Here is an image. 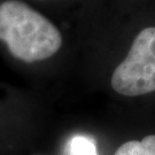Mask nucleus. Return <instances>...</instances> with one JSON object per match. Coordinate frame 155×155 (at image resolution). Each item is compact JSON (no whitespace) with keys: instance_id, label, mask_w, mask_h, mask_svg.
<instances>
[{"instance_id":"f257e3e1","label":"nucleus","mask_w":155,"mask_h":155,"mask_svg":"<svg viewBox=\"0 0 155 155\" xmlns=\"http://www.w3.org/2000/svg\"><path fill=\"white\" fill-rule=\"evenodd\" d=\"M0 40L15 59L27 63L50 59L62 45L59 29L20 0L0 5Z\"/></svg>"},{"instance_id":"f03ea898","label":"nucleus","mask_w":155,"mask_h":155,"mask_svg":"<svg viewBox=\"0 0 155 155\" xmlns=\"http://www.w3.org/2000/svg\"><path fill=\"white\" fill-rule=\"evenodd\" d=\"M113 90L124 97H139L155 92V27L137 35L127 58L111 75Z\"/></svg>"},{"instance_id":"7ed1b4c3","label":"nucleus","mask_w":155,"mask_h":155,"mask_svg":"<svg viewBox=\"0 0 155 155\" xmlns=\"http://www.w3.org/2000/svg\"><path fill=\"white\" fill-rule=\"evenodd\" d=\"M114 155H155V134H148L141 140L127 141Z\"/></svg>"},{"instance_id":"20e7f679","label":"nucleus","mask_w":155,"mask_h":155,"mask_svg":"<svg viewBox=\"0 0 155 155\" xmlns=\"http://www.w3.org/2000/svg\"><path fill=\"white\" fill-rule=\"evenodd\" d=\"M70 155H98L94 143L87 137L76 136L70 140Z\"/></svg>"}]
</instances>
